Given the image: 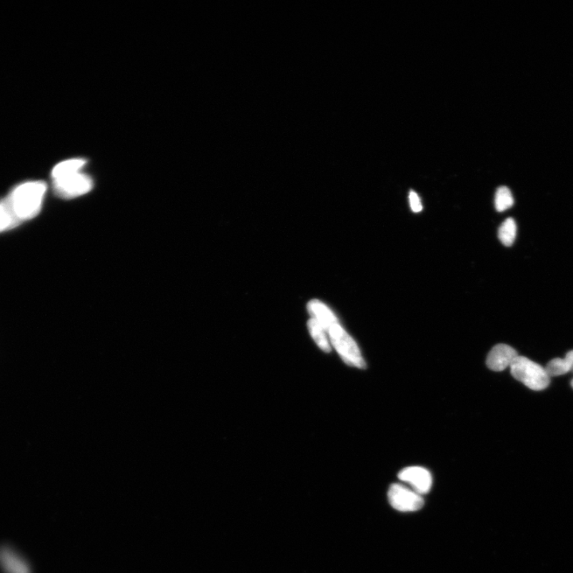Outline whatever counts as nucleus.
<instances>
[{
  "label": "nucleus",
  "mask_w": 573,
  "mask_h": 573,
  "mask_svg": "<svg viewBox=\"0 0 573 573\" xmlns=\"http://www.w3.org/2000/svg\"><path fill=\"white\" fill-rule=\"evenodd\" d=\"M46 190L43 181H26L0 200V234L36 218L43 206Z\"/></svg>",
  "instance_id": "1"
},
{
  "label": "nucleus",
  "mask_w": 573,
  "mask_h": 573,
  "mask_svg": "<svg viewBox=\"0 0 573 573\" xmlns=\"http://www.w3.org/2000/svg\"><path fill=\"white\" fill-rule=\"evenodd\" d=\"M509 368L514 379L530 389L540 391L549 385L550 377L546 369L526 357L519 355Z\"/></svg>",
  "instance_id": "2"
},
{
  "label": "nucleus",
  "mask_w": 573,
  "mask_h": 573,
  "mask_svg": "<svg viewBox=\"0 0 573 573\" xmlns=\"http://www.w3.org/2000/svg\"><path fill=\"white\" fill-rule=\"evenodd\" d=\"M328 332L334 347L347 364L360 369L366 367V362L357 344L339 324L330 328Z\"/></svg>",
  "instance_id": "3"
},
{
  "label": "nucleus",
  "mask_w": 573,
  "mask_h": 573,
  "mask_svg": "<svg viewBox=\"0 0 573 573\" xmlns=\"http://www.w3.org/2000/svg\"><path fill=\"white\" fill-rule=\"evenodd\" d=\"M93 186L92 179L81 172L54 180V192L61 199L81 196L92 190Z\"/></svg>",
  "instance_id": "4"
},
{
  "label": "nucleus",
  "mask_w": 573,
  "mask_h": 573,
  "mask_svg": "<svg viewBox=\"0 0 573 573\" xmlns=\"http://www.w3.org/2000/svg\"><path fill=\"white\" fill-rule=\"evenodd\" d=\"M388 499L390 505L397 511L402 512L419 511L424 504L421 494L399 484H394L390 486Z\"/></svg>",
  "instance_id": "5"
},
{
  "label": "nucleus",
  "mask_w": 573,
  "mask_h": 573,
  "mask_svg": "<svg viewBox=\"0 0 573 573\" xmlns=\"http://www.w3.org/2000/svg\"><path fill=\"white\" fill-rule=\"evenodd\" d=\"M398 478L409 484L412 490L421 495L429 493L432 486L431 473L426 468L422 467L404 468L398 474Z\"/></svg>",
  "instance_id": "6"
},
{
  "label": "nucleus",
  "mask_w": 573,
  "mask_h": 573,
  "mask_svg": "<svg viewBox=\"0 0 573 573\" xmlns=\"http://www.w3.org/2000/svg\"><path fill=\"white\" fill-rule=\"evenodd\" d=\"M518 356V352L512 347L506 344L496 345L487 355V366L493 372H503L511 367Z\"/></svg>",
  "instance_id": "7"
},
{
  "label": "nucleus",
  "mask_w": 573,
  "mask_h": 573,
  "mask_svg": "<svg viewBox=\"0 0 573 573\" xmlns=\"http://www.w3.org/2000/svg\"><path fill=\"white\" fill-rule=\"evenodd\" d=\"M0 566L6 573H31L29 565L9 547L0 548Z\"/></svg>",
  "instance_id": "8"
},
{
  "label": "nucleus",
  "mask_w": 573,
  "mask_h": 573,
  "mask_svg": "<svg viewBox=\"0 0 573 573\" xmlns=\"http://www.w3.org/2000/svg\"><path fill=\"white\" fill-rule=\"evenodd\" d=\"M309 309L318 322L323 326L327 332L330 330L333 326L339 324L337 317L334 314L327 309V307L318 300H312L309 304Z\"/></svg>",
  "instance_id": "9"
},
{
  "label": "nucleus",
  "mask_w": 573,
  "mask_h": 573,
  "mask_svg": "<svg viewBox=\"0 0 573 573\" xmlns=\"http://www.w3.org/2000/svg\"><path fill=\"white\" fill-rule=\"evenodd\" d=\"M86 164V160L83 159L66 160L54 167L52 178L54 180L59 179L79 173Z\"/></svg>",
  "instance_id": "10"
},
{
  "label": "nucleus",
  "mask_w": 573,
  "mask_h": 573,
  "mask_svg": "<svg viewBox=\"0 0 573 573\" xmlns=\"http://www.w3.org/2000/svg\"><path fill=\"white\" fill-rule=\"evenodd\" d=\"M573 368V351L569 352L564 359H555L549 362L546 370L549 376H560L570 372Z\"/></svg>",
  "instance_id": "11"
},
{
  "label": "nucleus",
  "mask_w": 573,
  "mask_h": 573,
  "mask_svg": "<svg viewBox=\"0 0 573 573\" xmlns=\"http://www.w3.org/2000/svg\"><path fill=\"white\" fill-rule=\"evenodd\" d=\"M309 329L312 338L316 341L317 345L325 352H331L329 342L326 337L324 328L316 319H311L309 321Z\"/></svg>",
  "instance_id": "12"
},
{
  "label": "nucleus",
  "mask_w": 573,
  "mask_h": 573,
  "mask_svg": "<svg viewBox=\"0 0 573 573\" xmlns=\"http://www.w3.org/2000/svg\"><path fill=\"white\" fill-rule=\"evenodd\" d=\"M516 234L517 226L513 219L509 218L502 222L499 229V239L505 246H512L516 239Z\"/></svg>",
  "instance_id": "13"
},
{
  "label": "nucleus",
  "mask_w": 573,
  "mask_h": 573,
  "mask_svg": "<svg viewBox=\"0 0 573 573\" xmlns=\"http://www.w3.org/2000/svg\"><path fill=\"white\" fill-rule=\"evenodd\" d=\"M514 199L511 190L507 186H501L495 194L494 204L499 212H503L512 208Z\"/></svg>",
  "instance_id": "14"
},
{
  "label": "nucleus",
  "mask_w": 573,
  "mask_h": 573,
  "mask_svg": "<svg viewBox=\"0 0 573 573\" xmlns=\"http://www.w3.org/2000/svg\"><path fill=\"white\" fill-rule=\"evenodd\" d=\"M409 204L412 211L414 213H420L422 211L423 206L422 201L419 195L414 191H411L409 193Z\"/></svg>",
  "instance_id": "15"
},
{
  "label": "nucleus",
  "mask_w": 573,
  "mask_h": 573,
  "mask_svg": "<svg viewBox=\"0 0 573 573\" xmlns=\"http://www.w3.org/2000/svg\"><path fill=\"white\" fill-rule=\"evenodd\" d=\"M572 387H573V381L572 382Z\"/></svg>",
  "instance_id": "16"
}]
</instances>
